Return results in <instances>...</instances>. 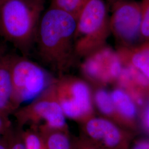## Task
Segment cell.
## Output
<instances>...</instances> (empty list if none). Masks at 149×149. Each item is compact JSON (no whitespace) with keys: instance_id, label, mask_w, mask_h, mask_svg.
I'll return each instance as SVG.
<instances>
[{"instance_id":"1","label":"cell","mask_w":149,"mask_h":149,"mask_svg":"<svg viewBox=\"0 0 149 149\" xmlns=\"http://www.w3.org/2000/svg\"><path fill=\"white\" fill-rule=\"evenodd\" d=\"M76 18L69 13L49 7L41 17L36 42L43 63L59 76L65 74L77 58L74 50Z\"/></svg>"},{"instance_id":"2","label":"cell","mask_w":149,"mask_h":149,"mask_svg":"<svg viewBox=\"0 0 149 149\" xmlns=\"http://www.w3.org/2000/svg\"><path fill=\"white\" fill-rule=\"evenodd\" d=\"M43 0H3L0 5V37L27 56L36 42Z\"/></svg>"},{"instance_id":"3","label":"cell","mask_w":149,"mask_h":149,"mask_svg":"<svg viewBox=\"0 0 149 149\" xmlns=\"http://www.w3.org/2000/svg\"><path fill=\"white\" fill-rule=\"evenodd\" d=\"M111 33L109 17L103 0H87L76 18L74 50L85 58L105 45Z\"/></svg>"},{"instance_id":"4","label":"cell","mask_w":149,"mask_h":149,"mask_svg":"<svg viewBox=\"0 0 149 149\" xmlns=\"http://www.w3.org/2000/svg\"><path fill=\"white\" fill-rule=\"evenodd\" d=\"M56 98L66 118L81 123L95 116L92 92L85 81L64 74L53 79Z\"/></svg>"},{"instance_id":"5","label":"cell","mask_w":149,"mask_h":149,"mask_svg":"<svg viewBox=\"0 0 149 149\" xmlns=\"http://www.w3.org/2000/svg\"><path fill=\"white\" fill-rule=\"evenodd\" d=\"M11 70L13 100L17 109L40 96L53 80L40 65L23 55L12 54Z\"/></svg>"},{"instance_id":"6","label":"cell","mask_w":149,"mask_h":149,"mask_svg":"<svg viewBox=\"0 0 149 149\" xmlns=\"http://www.w3.org/2000/svg\"><path fill=\"white\" fill-rule=\"evenodd\" d=\"M13 114L18 128H23L26 125L36 127L44 125L54 129H69L66 117L55 93L53 81L40 96L18 108Z\"/></svg>"},{"instance_id":"7","label":"cell","mask_w":149,"mask_h":149,"mask_svg":"<svg viewBox=\"0 0 149 149\" xmlns=\"http://www.w3.org/2000/svg\"><path fill=\"white\" fill-rule=\"evenodd\" d=\"M141 8L140 3L118 0L113 5L109 17L111 33L120 45V48L136 46L143 42L141 34Z\"/></svg>"},{"instance_id":"8","label":"cell","mask_w":149,"mask_h":149,"mask_svg":"<svg viewBox=\"0 0 149 149\" xmlns=\"http://www.w3.org/2000/svg\"><path fill=\"white\" fill-rule=\"evenodd\" d=\"M81 123V135L97 149H128L132 134L117 123L93 116Z\"/></svg>"},{"instance_id":"9","label":"cell","mask_w":149,"mask_h":149,"mask_svg":"<svg viewBox=\"0 0 149 149\" xmlns=\"http://www.w3.org/2000/svg\"><path fill=\"white\" fill-rule=\"evenodd\" d=\"M123 65L117 52L106 45L85 57L81 70L86 79L96 87L117 82Z\"/></svg>"},{"instance_id":"10","label":"cell","mask_w":149,"mask_h":149,"mask_svg":"<svg viewBox=\"0 0 149 149\" xmlns=\"http://www.w3.org/2000/svg\"><path fill=\"white\" fill-rule=\"evenodd\" d=\"M12 54L7 52L0 56V113L9 117L17 110L13 100Z\"/></svg>"},{"instance_id":"11","label":"cell","mask_w":149,"mask_h":149,"mask_svg":"<svg viewBox=\"0 0 149 149\" xmlns=\"http://www.w3.org/2000/svg\"><path fill=\"white\" fill-rule=\"evenodd\" d=\"M111 96L122 127L131 129L135 126L138 117V105L127 91L118 87L112 91Z\"/></svg>"},{"instance_id":"12","label":"cell","mask_w":149,"mask_h":149,"mask_svg":"<svg viewBox=\"0 0 149 149\" xmlns=\"http://www.w3.org/2000/svg\"><path fill=\"white\" fill-rule=\"evenodd\" d=\"M118 53L123 66H129L149 80V42L129 48H120Z\"/></svg>"},{"instance_id":"13","label":"cell","mask_w":149,"mask_h":149,"mask_svg":"<svg viewBox=\"0 0 149 149\" xmlns=\"http://www.w3.org/2000/svg\"><path fill=\"white\" fill-rule=\"evenodd\" d=\"M37 128L46 149H71L72 137L69 129H54L44 125Z\"/></svg>"},{"instance_id":"14","label":"cell","mask_w":149,"mask_h":149,"mask_svg":"<svg viewBox=\"0 0 149 149\" xmlns=\"http://www.w3.org/2000/svg\"><path fill=\"white\" fill-rule=\"evenodd\" d=\"M92 98L93 104L101 114V116L109 119L120 125L109 92L104 87H96L95 90L92 92Z\"/></svg>"},{"instance_id":"15","label":"cell","mask_w":149,"mask_h":149,"mask_svg":"<svg viewBox=\"0 0 149 149\" xmlns=\"http://www.w3.org/2000/svg\"><path fill=\"white\" fill-rule=\"evenodd\" d=\"M22 137L26 149H46L42 136L36 127L20 128Z\"/></svg>"},{"instance_id":"16","label":"cell","mask_w":149,"mask_h":149,"mask_svg":"<svg viewBox=\"0 0 149 149\" xmlns=\"http://www.w3.org/2000/svg\"><path fill=\"white\" fill-rule=\"evenodd\" d=\"M87 0H52L50 7L66 12L76 18Z\"/></svg>"},{"instance_id":"17","label":"cell","mask_w":149,"mask_h":149,"mask_svg":"<svg viewBox=\"0 0 149 149\" xmlns=\"http://www.w3.org/2000/svg\"><path fill=\"white\" fill-rule=\"evenodd\" d=\"M3 138L8 149H26L22 137L20 128L12 126Z\"/></svg>"},{"instance_id":"18","label":"cell","mask_w":149,"mask_h":149,"mask_svg":"<svg viewBox=\"0 0 149 149\" xmlns=\"http://www.w3.org/2000/svg\"><path fill=\"white\" fill-rule=\"evenodd\" d=\"M141 34L143 42H149V0H141Z\"/></svg>"},{"instance_id":"19","label":"cell","mask_w":149,"mask_h":149,"mask_svg":"<svg viewBox=\"0 0 149 149\" xmlns=\"http://www.w3.org/2000/svg\"><path fill=\"white\" fill-rule=\"evenodd\" d=\"M71 149H97L87 139L80 135L79 137L72 138Z\"/></svg>"},{"instance_id":"20","label":"cell","mask_w":149,"mask_h":149,"mask_svg":"<svg viewBox=\"0 0 149 149\" xmlns=\"http://www.w3.org/2000/svg\"><path fill=\"white\" fill-rule=\"evenodd\" d=\"M12 126L9 116L0 113V140Z\"/></svg>"},{"instance_id":"21","label":"cell","mask_w":149,"mask_h":149,"mask_svg":"<svg viewBox=\"0 0 149 149\" xmlns=\"http://www.w3.org/2000/svg\"><path fill=\"white\" fill-rule=\"evenodd\" d=\"M128 149H149V140H137L133 144H131Z\"/></svg>"},{"instance_id":"22","label":"cell","mask_w":149,"mask_h":149,"mask_svg":"<svg viewBox=\"0 0 149 149\" xmlns=\"http://www.w3.org/2000/svg\"><path fill=\"white\" fill-rule=\"evenodd\" d=\"M143 120L145 127L146 128L149 132V102L144 110Z\"/></svg>"},{"instance_id":"23","label":"cell","mask_w":149,"mask_h":149,"mask_svg":"<svg viewBox=\"0 0 149 149\" xmlns=\"http://www.w3.org/2000/svg\"><path fill=\"white\" fill-rule=\"evenodd\" d=\"M7 53L5 43H0V56Z\"/></svg>"},{"instance_id":"24","label":"cell","mask_w":149,"mask_h":149,"mask_svg":"<svg viewBox=\"0 0 149 149\" xmlns=\"http://www.w3.org/2000/svg\"><path fill=\"white\" fill-rule=\"evenodd\" d=\"M0 149H8L7 146L3 138L0 140Z\"/></svg>"},{"instance_id":"25","label":"cell","mask_w":149,"mask_h":149,"mask_svg":"<svg viewBox=\"0 0 149 149\" xmlns=\"http://www.w3.org/2000/svg\"><path fill=\"white\" fill-rule=\"evenodd\" d=\"M3 1V0H0V5L1 4V3L2 2V1Z\"/></svg>"}]
</instances>
